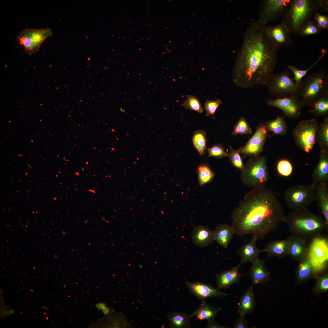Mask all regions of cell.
Returning a JSON list of instances; mask_svg holds the SVG:
<instances>
[{
  "instance_id": "obj_33",
  "label": "cell",
  "mask_w": 328,
  "mask_h": 328,
  "mask_svg": "<svg viewBox=\"0 0 328 328\" xmlns=\"http://www.w3.org/2000/svg\"><path fill=\"white\" fill-rule=\"evenodd\" d=\"M206 135L205 131L199 130L195 132L192 137L194 146L201 155L204 153L207 149Z\"/></svg>"
},
{
  "instance_id": "obj_22",
  "label": "cell",
  "mask_w": 328,
  "mask_h": 328,
  "mask_svg": "<svg viewBox=\"0 0 328 328\" xmlns=\"http://www.w3.org/2000/svg\"><path fill=\"white\" fill-rule=\"evenodd\" d=\"M192 238L196 245L202 247L208 246L214 241L213 231L207 227L201 226L194 227Z\"/></svg>"
},
{
  "instance_id": "obj_7",
  "label": "cell",
  "mask_w": 328,
  "mask_h": 328,
  "mask_svg": "<svg viewBox=\"0 0 328 328\" xmlns=\"http://www.w3.org/2000/svg\"><path fill=\"white\" fill-rule=\"evenodd\" d=\"M315 185H301L294 186L285 192L284 198L287 205L294 210L307 208L313 202L316 201Z\"/></svg>"
},
{
  "instance_id": "obj_15",
  "label": "cell",
  "mask_w": 328,
  "mask_h": 328,
  "mask_svg": "<svg viewBox=\"0 0 328 328\" xmlns=\"http://www.w3.org/2000/svg\"><path fill=\"white\" fill-rule=\"evenodd\" d=\"M266 31L270 39L278 50L282 46L293 47L290 37L292 33L282 22L274 26H267Z\"/></svg>"
},
{
  "instance_id": "obj_27",
  "label": "cell",
  "mask_w": 328,
  "mask_h": 328,
  "mask_svg": "<svg viewBox=\"0 0 328 328\" xmlns=\"http://www.w3.org/2000/svg\"><path fill=\"white\" fill-rule=\"evenodd\" d=\"M221 310V308H217L206 303L204 299L202 303L190 315V318L196 316L200 320H207L214 318L218 312Z\"/></svg>"
},
{
  "instance_id": "obj_42",
  "label": "cell",
  "mask_w": 328,
  "mask_h": 328,
  "mask_svg": "<svg viewBox=\"0 0 328 328\" xmlns=\"http://www.w3.org/2000/svg\"><path fill=\"white\" fill-rule=\"evenodd\" d=\"M222 103L221 101L218 99L214 100H207L204 106L206 111V116L214 115L218 107Z\"/></svg>"
},
{
  "instance_id": "obj_47",
  "label": "cell",
  "mask_w": 328,
  "mask_h": 328,
  "mask_svg": "<svg viewBox=\"0 0 328 328\" xmlns=\"http://www.w3.org/2000/svg\"><path fill=\"white\" fill-rule=\"evenodd\" d=\"M4 312L5 314H6V315H11V314H13L14 313V310H12L5 311V312Z\"/></svg>"
},
{
  "instance_id": "obj_39",
  "label": "cell",
  "mask_w": 328,
  "mask_h": 328,
  "mask_svg": "<svg viewBox=\"0 0 328 328\" xmlns=\"http://www.w3.org/2000/svg\"><path fill=\"white\" fill-rule=\"evenodd\" d=\"M277 169L278 173L284 176L290 175L292 171V166L291 163L288 160L282 159L279 161L277 165Z\"/></svg>"
},
{
  "instance_id": "obj_5",
  "label": "cell",
  "mask_w": 328,
  "mask_h": 328,
  "mask_svg": "<svg viewBox=\"0 0 328 328\" xmlns=\"http://www.w3.org/2000/svg\"><path fill=\"white\" fill-rule=\"evenodd\" d=\"M328 93V75L323 71L313 72L306 77L298 86L296 94L306 105L314 104Z\"/></svg>"
},
{
  "instance_id": "obj_36",
  "label": "cell",
  "mask_w": 328,
  "mask_h": 328,
  "mask_svg": "<svg viewBox=\"0 0 328 328\" xmlns=\"http://www.w3.org/2000/svg\"><path fill=\"white\" fill-rule=\"evenodd\" d=\"M182 106L186 109L194 111L199 113H202L203 111L200 100L193 95L187 96L186 99L182 104Z\"/></svg>"
},
{
  "instance_id": "obj_2",
  "label": "cell",
  "mask_w": 328,
  "mask_h": 328,
  "mask_svg": "<svg viewBox=\"0 0 328 328\" xmlns=\"http://www.w3.org/2000/svg\"><path fill=\"white\" fill-rule=\"evenodd\" d=\"M285 215L275 194L265 187L252 189L244 196L231 215L234 234H252L262 238L275 228Z\"/></svg>"
},
{
  "instance_id": "obj_14",
  "label": "cell",
  "mask_w": 328,
  "mask_h": 328,
  "mask_svg": "<svg viewBox=\"0 0 328 328\" xmlns=\"http://www.w3.org/2000/svg\"><path fill=\"white\" fill-rule=\"evenodd\" d=\"M246 145L239 150L244 155H258L262 151L267 135L266 123L261 124Z\"/></svg>"
},
{
  "instance_id": "obj_45",
  "label": "cell",
  "mask_w": 328,
  "mask_h": 328,
  "mask_svg": "<svg viewBox=\"0 0 328 328\" xmlns=\"http://www.w3.org/2000/svg\"><path fill=\"white\" fill-rule=\"evenodd\" d=\"M233 327L234 328H248L249 327V326L244 317L240 316L239 318L235 321Z\"/></svg>"
},
{
  "instance_id": "obj_11",
  "label": "cell",
  "mask_w": 328,
  "mask_h": 328,
  "mask_svg": "<svg viewBox=\"0 0 328 328\" xmlns=\"http://www.w3.org/2000/svg\"><path fill=\"white\" fill-rule=\"evenodd\" d=\"M315 273L326 267L328 261V241L326 239L317 237L313 238L307 256Z\"/></svg>"
},
{
  "instance_id": "obj_41",
  "label": "cell",
  "mask_w": 328,
  "mask_h": 328,
  "mask_svg": "<svg viewBox=\"0 0 328 328\" xmlns=\"http://www.w3.org/2000/svg\"><path fill=\"white\" fill-rule=\"evenodd\" d=\"M314 16V21L321 30L328 29V15L321 14L319 12H316Z\"/></svg>"
},
{
  "instance_id": "obj_44",
  "label": "cell",
  "mask_w": 328,
  "mask_h": 328,
  "mask_svg": "<svg viewBox=\"0 0 328 328\" xmlns=\"http://www.w3.org/2000/svg\"><path fill=\"white\" fill-rule=\"evenodd\" d=\"M316 291L319 292L327 291L328 290V277L326 275L319 278L316 287Z\"/></svg>"
},
{
  "instance_id": "obj_3",
  "label": "cell",
  "mask_w": 328,
  "mask_h": 328,
  "mask_svg": "<svg viewBox=\"0 0 328 328\" xmlns=\"http://www.w3.org/2000/svg\"><path fill=\"white\" fill-rule=\"evenodd\" d=\"M328 11L327 0H290L282 16V22L292 33L299 35L316 12Z\"/></svg>"
},
{
  "instance_id": "obj_1",
  "label": "cell",
  "mask_w": 328,
  "mask_h": 328,
  "mask_svg": "<svg viewBox=\"0 0 328 328\" xmlns=\"http://www.w3.org/2000/svg\"><path fill=\"white\" fill-rule=\"evenodd\" d=\"M266 27L257 21L246 28L233 70L235 86L246 88L265 85L274 73L279 50L268 37Z\"/></svg>"
},
{
  "instance_id": "obj_12",
  "label": "cell",
  "mask_w": 328,
  "mask_h": 328,
  "mask_svg": "<svg viewBox=\"0 0 328 328\" xmlns=\"http://www.w3.org/2000/svg\"><path fill=\"white\" fill-rule=\"evenodd\" d=\"M290 0H263L258 11V21L265 25L279 19Z\"/></svg>"
},
{
  "instance_id": "obj_4",
  "label": "cell",
  "mask_w": 328,
  "mask_h": 328,
  "mask_svg": "<svg viewBox=\"0 0 328 328\" xmlns=\"http://www.w3.org/2000/svg\"><path fill=\"white\" fill-rule=\"evenodd\" d=\"M284 221L292 235L306 240L319 236L328 227L324 217L307 208L294 210L285 216Z\"/></svg>"
},
{
  "instance_id": "obj_32",
  "label": "cell",
  "mask_w": 328,
  "mask_h": 328,
  "mask_svg": "<svg viewBox=\"0 0 328 328\" xmlns=\"http://www.w3.org/2000/svg\"><path fill=\"white\" fill-rule=\"evenodd\" d=\"M309 111L310 113L316 117H324L328 114V93L322 97L316 102Z\"/></svg>"
},
{
  "instance_id": "obj_6",
  "label": "cell",
  "mask_w": 328,
  "mask_h": 328,
  "mask_svg": "<svg viewBox=\"0 0 328 328\" xmlns=\"http://www.w3.org/2000/svg\"><path fill=\"white\" fill-rule=\"evenodd\" d=\"M241 178L244 184L252 189L265 187L268 179L265 158L261 156L249 160L241 170Z\"/></svg>"
},
{
  "instance_id": "obj_16",
  "label": "cell",
  "mask_w": 328,
  "mask_h": 328,
  "mask_svg": "<svg viewBox=\"0 0 328 328\" xmlns=\"http://www.w3.org/2000/svg\"><path fill=\"white\" fill-rule=\"evenodd\" d=\"M186 284L190 291L199 299H205L208 298H215L227 295L219 289L200 282H187Z\"/></svg>"
},
{
  "instance_id": "obj_38",
  "label": "cell",
  "mask_w": 328,
  "mask_h": 328,
  "mask_svg": "<svg viewBox=\"0 0 328 328\" xmlns=\"http://www.w3.org/2000/svg\"><path fill=\"white\" fill-rule=\"evenodd\" d=\"M251 133V129L249 126L246 120L244 117H241L234 127L232 134L234 135H243Z\"/></svg>"
},
{
  "instance_id": "obj_8",
  "label": "cell",
  "mask_w": 328,
  "mask_h": 328,
  "mask_svg": "<svg viewBox=\"0 0 328 328\" xmlns=\"http://www.w3.org/2000/svg\"><path fill=\"white\" fill-rule=\"evenodd\" d=\"M270 94L281 99L296 94L297 87L290 76L288 70L273 73L266 84Z\"/></svg>"
},
{
  "instance_id": "obj_9",
  "label": "cell",
  "mask_w": 328,
  "mask_h": 328,
  "mask_svg": "<svg viewBox=\"0 0 328 328\" xmlns=\"http://www.w3.org/2000/svg\"><path fill=\"white\" fill-rule=\"evenodd\" d=\"M318 126L317 120L313 118L301 121L293 130L296 144L307 153L312 150L316 143Z\"/></svg>"
},
{
  "instance_id": "obj_49",
  "label": "cell",
  "mask_w": 328,
  "mask_h": 328,
  "mask_svg": "<svg viewBox=\"0 0 328 328\" xmlns=\"http://www.w3.org/2000/svg\"><path fill=\"white\" fill-rule=\"evenodd\" d=\"M120 111H121V112H124L125 111V110L124 109H122V108H120Z\"/></svg>"
},
{
  "instance_id": "obj_46",
  "label": "cell",
  "mask_w": 328,
  "mask_h": 328,
  "mask_svg": "<svg viewBox=\"0 0 328 328\" xmlns=\"http://www.w3.org/2000/svg\"><path fill=\"white\" fill-rule=\"evenodd\" d=\"M208 323L207 326L208 328H228L223 326L220 325L215 322L214 318H213L208 320Z\"/></svg>"
},
{
  "instance_id": "obj_26",
  "label": "cell",
  "mask_w": 328,
  "mask_h": 328,
  "mask_svg": "<svg viewBox=\"0 0 328 328\" xmlns=\"http://www.w3.org/2000/svg\"><path fill=\"white\" fill-rule=\"evenodd\" d=\"M316 201L321 209L326 223L328 225V183L317 184L315 186Z\"/></svg>"
},
{
  "instance_id": "obj_40",
  "label": "cell",
  "mask_w": 328,
  "mask_h": 328,
  "mask_svg": "<svg viewBox=\"0 0 328 328\" xmlns=\"http://www.w3.org/2000/svg\"><path fill=\"white\" fill-rule=\"evenodd\" d=\"M239 150H236L231 148V151L228 156L233 165L236 167L243 170L244 165L239 153Z\"/></svg>"
},
{
  "instance_id": "obj_23",
  "label": "cell",
  "mask_w": 328,
  "mask_h": 328,
  "mask_svg": "<svg viewBox=\"0 0 328 328\" xmlns=\"http://www.w3.org/2000/svg\"><path fill=\"white\" fill-rule=\"evenodd\" d=\"M289 244V237L284 240L272 241L268 243L262 251L266 252L268 257L281 258L288 255Z\"/></svg>"
},
{
  "instance_id": "obj_20",
  "label": "cell",
  "mask_w": 328,
  "mask_h": 328,
  "mask_svg": "<svg viewBox=\"0 0 328 328\" xmlns=\"http://www.w3.org/2000/svg\"><path fill=\"white\" fill-rule=\"evenodd\" d=\"M249 274L252 285L258 284L269 280L270 275L265 264V261L258 258L252 262Z\"/></svg>"
},
{
  "instance_id": "obj_29",
  "label": "cell",
  "mask_w": 328,
  "mask_h": 328,
  "mask_svg": "<svg viewBox=\"0 0 328 328\" xmlns=\"http://www.w3.org/2000/svg\"><path fill=\"white\" fill-rule=\"evenodd\" d=\"M316 142L321 149L328 150V118L318 126L316 135Z\"/></svg>"
},
{
  "instance_id": "obj_17",
  "label": "cell",
  "mask_w": 328,
  "mask_h": 328,
  "mask_svg": "<svg viewBox=\"0 0 328 328\" xmlns=\"http://www.w3.org/2000/svg\"><path fill=\"white\" fill-rule=\"evenodd\" d=\"M313 183L315 185L328 183V150L321 149L319 162L312 174Z\"/></svg>"
},
{
  "instance_id": "obj_28",
  "label": "cell",
  "mask_w": 328,
  "mask_h": 328,
  "mask_svg": "<svg viewBox=\"0 0 328 328\" xmlns=\"http://www.w3.org/2000/svg\"><path fill=\"white\" fill-rule=\"evenodd\" d=\"M170 326L175 328H184L190 327V315L187 314L174 312L167 315Z\"/></svg>"
},
{
  "instance_id": "obj_50",
  "label": "cell",
  "mask_w": 328,
  "mask_h": 328,
  "mask_svg": "<svg viewBox=\"0 0 328 328\" xmlns=\"http://www.w3.org/2000/svg\"><path fill=\"white\" fill-rule=\"evenodd\" d=\"M81 169H82V170L83 171L84 170V169L82 168H81Z\"/></svg>"
},
{
  "instance_id": "obj_25",
  "label": "cell",
  "mask_w": 328,
  "mask_h": 328,
  "mask_svg": "<svg viewBox=\"0 0 328 328\" xmlns=\"http://www.w3.org/2000/svg\"><path fill=\"white\" fill-rule=\"evenodd\" d=\"M253 286L251 285L241 297L237 308L240 316L245 317L246 314L251 313L255 308V303Z\"/></svg>"
},
{
  "instance_id": "obj_37",
  "label": "cell",
  "mask_w": 328,
  "mask_h": 328,
  "mask_svg": "<svg viewBox=\"0 0 328 328\" xmlns=\"http://www.w3.org/2000/svg\"><path fill=\"white\" fill-rule=\"evenodd\" d=\"M321 30L314 20H311L303 27L299 33V35L306 36L319 34Z\"/></svg>"
},
{
  "instance_id": "obj_43",
  "label": "cell",
  "mask_w": 328,
  "mask_h": 328,
  "mask_svg": "<svg viewBox=\"0 0 328 328\" xmlns=\"http://www.w3.org/2000/svg\"><path fill=\"white\" fill-rule=\"evenodd\" d=\"M207 152L209 156L217 158H222L228 156L222 146L219 144L214 145L207 149Z\"/></svg>"
},
{
  "instance_id": "obj_21",
  "label": "cell",
  "mask_w": 328,
  "mask_h": 328,
  "mask_svg": "<svg viewBox=\"0 0 328 328\" xmlns=\"http://www.w3.org/2000/svg\"><path fill=\"white\" fill-rule=\"evenodd\" d=\"M258 238L253 236L251 241L241 246L237 251L240 255L242 263L246 262H252L258 258L259 253L262 252L257 246L256 241Z\"/></svg>"
},
{
  "instance_id": "obj_35",
  "label": "cell",
  "mask_w": 328,
  "mask_h": 328,
  "mask_svg": "<svg viewBox=\"0 0 328 328\" xmlns=\"http://www.w3.org/2000/svg\"><path fill=\"white\" fill-rule=\"evenodd\" d=\"M300 261L297 270V276L298 280L303 281L307 279L314 272L307 256Z\"/></svg>"
},
{
  "instance_id": "obj_24",
  "label": "cell",
  "mask_w": 328,
  "mask_h": 328,
  "mask_svg": "<svg viewBox=\"0 0 328 328\" xmlns=\"http://www.w3.org/2000/svg\"><path fill=\"white\" fill-rule=\"evenodd\" d=\"M213 231L214 240L221 247L227 248L234 234L232 226L227 224H220L217 225Z\"/></svg>"
},
{
  "instance_id": "obj_13",
  "label": "cell",
  "mask_w": 328,
  "mask_h": 328,
  "mask_svg": "<svg viewBox=\"0 0 328 328\" xmlns=\"http://www.w3.org/2000/svg\"><path fill=\"white\" fill-rule=\"evenodd\" d=\"M266 103L280 109L285 116L291 119L298 118L301 109L306 106L296 94L281 99L268 100Z\"/></svg>"
},
{
  "instance_id": "obj_30",
  "label": "cell",
  "mask_w": 328,
  "mask_h": 328,
  "mask_svg": "<svg viewBox=\"0 0 328 328\" xmlns=\"http://www.w3.org/2000/svg\"><path fill=\"white\" fill-rule=\"evenodd\" d=\"M327 53L326 50L323 49H322L321 50L320 56L316 61L308 69L305 70L299 69L297 67L293 66H288L289 69L294 74V77L292 80L295 81V83L297 87L302 80V78L307 74L308 71L317 64Z\"/></svg>"
},
{
  "instance_id": "obj_19",
  "label": "cell",
  "mask_w": 328,
  "mask_h": 328,
  "mask_svg": "<svg viewBox=\"0 0 328 328\" xmlns=\"http://www.w3.org/2000/svg\"><path fill=\"white\" fill-rule=\"evenodd\" d=\"M288 255L294 260L301 261L307 256L308 248L306 240L292 235L289 237Z\"/></svg>"
},
{
  "instance_id": "obj_31",
  "label": "cell",
  "mask_w": 328,
  "mask_h": 328,
  "mask_svg": "<svg viewBox=\"0 0 328 328\" xmlns=\"http://www.w3.org/2000/svg\"><path fill=\"white\" fill-rule=\"evenodd\" d=\"M266 128L267 132L272 131L275 135H283L287 132L285 122L284 118L280 116L266 123Z\"/></svg>"
},
{
  "instance_id": "obj_18",
  "label": "cell",
  "mask_w": 328,
  "mask_h": 328,
  "mask_svg": "<svg viewBox=\"0 0 328 328\" xmlns=\"http://www.w3.org/2000/svg\"><path fill=\"white\" fill-rule=\"evenodd\" d=\"M242 264L241 262L237 266L223 271L216 276L218 289H226L239 282L242 276L240 272V267Z\"/></svg>"
},
{
  "instance_id": "obj_48",
  "label": "cell",
  "mask_w": 328,
  "mask_h": 328,
  "mask_svg": "<svg viewBox=\"0 0 328 328\" xmlns=\"http://www.w3.org/2000/svg\"><path fill=\"white\" fill-rule=\"evenodd\" d=\"M43 309H45V310H46L47 311H48L49 309V308H48V307H46L45 306H43Z\"/></svg>"
},
{
  "instance_id": "obj_10",
  "label": "cell",
  "mask_w": 328,
  "mask_h": 328,
  "mask_svg": "<svg viewBox=\"0 0 328 328\" xmlns=\"http://www.w3.org/2000/svg\"><path fill=\"white\" fill-rule=\"evenodd\" d=\"M53 35L51 29H26L19 34L17 39L31 55L37 52L43 42Z\"/></svg>"
},
{
  "instance_id": "obj_34",
  "label": "cell",
  "mask_w": 328,
  "mask_h": 328,
  "mask_svg": "<svg viewBox=\"0 0 328 328\" xmlns=\"http://www.w3.org/2000/svg\"><path fill=\"white\" fill-rule=\"evenodd\" d=\"M197 171L199 184L201 186L210 182L214 176V173L207 164L200 165L197 168Z\"/></svg>"
}]
</instances>
